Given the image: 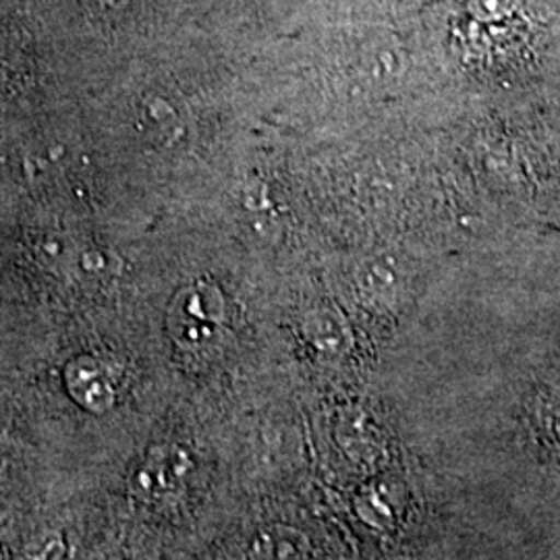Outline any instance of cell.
<instances>
[{
  "label": "cell",
  "mask_w": 560,
  "mask_h": 560,
  "mask_svg": "<svg viewBox=\"0 0 560 560\" xmlns=\"http://www.w3.org/2000/svg\"><path fill=\"white\" fill-rule=\"evenodd\" d=\"M67 388L71 397L92 413H104L115 405V388L108 376L96 361L88 358L73 361L67 368Z\"/></svg>",
  "instance_id": "3"
},
{
  "label": "cell",
  "mask_w": 560,
  "mask_h": 560,
  "mask_svg": "<svg viewBox=\"0 0 560 560\" xmlns=\"http://www.w3.org/2000/svg\"><path fill=\"white\" fill-rule=\"evenodd\" d=\"M171 332L183 349L203 351L221 339L224 303L217 289H187L173 307Z\"/></svg>",
  "instance_id": "1"
},
{
  "label": "cell",
  "mask_w": 560,
  "mask_h": 560,
  "mask_svg": "<svg viewBox=\"0 0 560 560\" xmlns=\"http://www.w3.org/2000/svg\"><path fill=\"white\" fill-rule=\"evenodd\" d=\"M189 457L175 446L152 451L133 474V492L145 502H166L183 490L189 474Z\"/></svg>",
  "instance_id": "2"
},
{
  "label": "cell",
  "mask_w": 560,
  "mask_h": 560,
  "mask_svg": "<svg viewBox=\"0 0 560 560\" xmlns=\"http://www.w3.org/2000/svg\"><path fill=\"white\" fill-rule=\"evenodd\" d=\"M541 430L550 442L555 455L560 457V405H548L541 416Z\"/></svg>",
  "instance_id": "4"
}]
</instances>
